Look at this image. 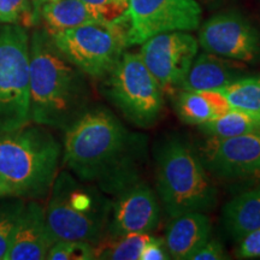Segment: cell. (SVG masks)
I'll return each mask as SVG.
<instances>
[{"instance_id": "obj_11", "label": "cell", "mask_w": 260, "mask_h": 260, "mask_svg": "<svg viewBox=\"0 0 260 260\" xmlns=\"http://www.w3.org/2000/svg\"><path fill=\"white\" fill-rule=\"evenodd\" d=\"M199 154L209 174L220 180L260 178V133L232 138L210 136Z\"/></svg>"}, {"instance_id": "obj_21", "label": "cell", "mask_w": 260, "mask_h": 260, "mask_svg": "<svg viewBox=\"0 0 260 260\" xmlns=\"http://www.w3.org/2000/svg\"><path fill=\"white\" fill-rule=\"evenodd\" d=\"M175 95V110L178 118L186 124L199 126L219 117L203 92L178 90Z\"/></svg>"}, {"instance_id": "obj_32", "label": "cell", "mask_w": 260, "mask_h": 260, "mask_svg": "<svg viewBox=\"0 0 260 260\" xmlns=\"http://www.w3.org/2000/svg\"><path fill=\"white\" fill-rule=\"evenodd\" d=\"M203 2H206V3H216V2H218V0H203Z\"/></svg>"}, {"instance_id": "obj_27", "label": "cell", "mask_w": 260, "mask_h": 260, "mask_svg": "<svg viewBox=\"0 0 260 260\" xmlns=\"http://www.w3.org/2000/svg\"><path fill=\"white\" fill-rule=\"evenodd\" d=\"M237 258L256 259L260 258V228L253 230L240 240L237 248Z\"/></svg>"}, {"instance_id": "obj_13", "label": "cell", "mask_w": 260, "mask_h": 260, "mask_svg": "<svg viewBox=\"0 0 260 260\" xmlns=\"http://www.w3.org/2000/svg\"><path fill=\"white\" fill-rule=\"evenodd\" d=\"M106 236L152 233L160 220V206L154 190L138 180L115 194Z\"/></svg>"}, {"instance_id": "obj_31", "label": "cell", "mask_w": 260, "mask_h": 260, "mask_svg": "<svg viewBox=\"0 0 260 260\" xmlns=\"http://www.w3.org/2000/svg\"><path fill=\"white\" fill-rule=\"evenodd\" d=\"M5 197H14V195H12V191L10 190V188L6 186L4 182L0 180V198Z\"/></svg>"}, {"instance_id": "obj_1", "label": "cell", "mask_w": 260, "mask_h": 260, "mask_svg": "<svg viewBox=\"0 0 260 260\" xmlns=\"http://www.w3.org/2000/svg\"><path fill=\"white\" fill-rule=\"evenodd\" d=\"M147 138L130 132L103 106L87 109L65 129L61 159L77 180L115 195L140 180Z\"/></svg>"}, {"instance_id": "obj_33", "label": "cell", "mask_w": 260, "mask_h": 260, "mask_svg": "<svg viewBox=\"0 0 260 260\" xmlns=\"http://www.w3.org/2000/svg\"><path fill=\"white\" fill-rule=\"evenodd\" d=\"M50 2H58V0H50Z\"/></svg>"}, {"instance_id": "obj_5", "label": "cell", "mask_w": 260, "mask_h": 260, "mask_svg": "<svg viewBox=\"0 0 260 260\" xmlns=\"http://www.w3.org/2000/svg\"><path fill=\"white\" fill-rule=\"evenodd\" d=\"M111 209L112 201L102 189L61 171L51 188L46 220L57 240L96 245L106 236Z\"/></svg>"}, {"instance_id": "obj_18", "label": "cell", "mask_w": 260, "mask_h": 260, "mask_svg": "<svg viewBox=\"0 0 260 260\" xmlns=\"http://www.w3.org/2000/svg\"><path fill=\"white\" fill-rule=\"evenodd\" d=\"M41 18L48 32H57L83 24L105 21L95 10L81 0H58L46 3L41 9Z\"/></svg>"}, {"instance_id": "obj_10", "label": "cell", "mask_w": 260, "mask_h": 260, "mask_svg": "<svg viewBox=\"0 0 260 260\" xmlns=\"http://www.w3.org/2000/svg\"><path fill=\"white\" fill-rule=\"evenodd\" d=\"M198 47L199 42L188 31H170L146 40L139 54L162 92L175 94L198 56Z\"/></svg>"}, {"instance_id": "obj_14", "label": "cell", "mask_w": 260, "mask_h": 260, "mask_svg": "<svg viewBox=\"0 0 260 260\" xmlns=\"http://www.w3.org/2000/svg\"><path fill=\"white\" fill-rule=\"evenodd\" d=\"M57 241L46 220V210L37 201L25 204L6 260H42Z\"/></svg>"}, {"instance_id": "obj_9", "label": "cell", "mask_w": 260, "mask_h": 260, "mask_svg": "<svg viewBox=\"0 0 260 260\" xmlns=\"http://www.w3.org/2000/svg\"><path fill=\"white\" fill-rule=\"evenodd\" d=\"M201 15L197 0H129L123 14L129 46L142 45L162 32L195 30Z\"/></svg>"}, {"instance_id": "obj_3", "label": "cell", "mask_w": 260, "mask_h": 260, "mask_svg": "<svg viewBox=\"0 0 260 260\" xmlns=\"http://www.w3.org/2000/svg\"><path fill=\"white\" fill-rule=\"evenodd\" d=\"M61 151L48 126L27 124L0 133V180L14 197H46L58 175Z\"/></svg>"}, {"instance_id": "obj_30", "label": "cell", "mask_w": 260, "mask_h": 260, "mask_svg": "<svg viewBox=\"0 0 260 260\" xmlns=\"http://www.w3.org/2000/svg\"><path fill=\"white\" fill-rule=\"evenodd\" d=\"M30 2L32 5V11H34V17L39 23L41 19V9L42 6L46 4L47 0H30Z\"/></svg>"}, {"instance_id": "obj_6", "label": "cell", "mask_w": 260, "mask_h": 260, "mask_svg": "<svg viewBox=\"0 0 260 260\" xmlns=\"http://www.w3.org/2000/svg\"><path fill=\"white\" fill-rule=\"evenodd\" d=\"M61 53L92 79L107 76L129 47L124 16L50 32Z\"/></svg>"}, {"instance_id": "obj_16", "label": "cell", "mask_w": 260, "mask_h": 260, "mask_svg": "<svg viewBox=\"0 0 260 260\" xmlns=\"http://www.w3.org/2000/svg\"><path fill=\"white\" fill-rule=\"evenodd\" d=\"M242 77V70L223 57L206 53L197 56L180 90H218Z\"/></svg>"}, {"instance_id": "obj_17", "label": "cell", "mask_w": 260, "mask_h": 260, "mask_svg": "<svg viewBox=\"0 0 260 260\" xmlns=\"http://www.w3.org/2000/svg\"><path fill=\"white\" fill-rule=\"evenodd\" d=\"M222 223L237 241L260 228V186L228 201L222 211Z\"/></svg>"}, {"instance_id": "obj_8", "label": "cell", "mask_w": 260, "mask_h": 260, "mask_svg": "<svg viewBox=\"0 0 260 260\" xmlns=\"http://www.w3.org/2000/svg\"><path fill=\"white\" fill-rule=\"evenodd\" d=\"M29 42L24 27L0 24V133L31 122Z\"/></svg>"}, {"instance_id": "obj_24", "label": "cell", "mask_w": 260, "mask_h": 260, "mask_svg": "<svg viewBox=\"0 0 260 260\" xmlns=\"http://www.w3.org/2000/svg\"><path fill=\"white\" fill-rule=\"evenodd\" d=\"M0 24L37 25L30 0H0Z\"/></svg>"}, {"instance_id": "obj_29", "label": "cell", "mask_w": 260, "mask_h": 260, "mask_svg": "<svg viewBox=\"0 0 260 260\" xmlns=\"http://www.w3.org/2000/svg\"><path fill=\"white\" fill-rule=\"evenodd\" d=\"M228 258L229 256L226 255L222 242L217 239H210L195 253L191 260H223Z\"/></svg>"}, {"instance_id": "obj_20", "label": "cell", "mask_w": 260, "mask_h": 260, "mask_svg": "<svg viewBox=\"0 0 260 260\" xmlns=\"http://www.w3.org/2000/svg\"><path fill=\"white\" fill-rule=\"evenodd\" d=\"M151 233H132L119 236H105L96 245L95 259L110 260H140L142 249Z\"/></svg>"}, {"instance_id": "obj_15", "label": "cell", "mask_w": 260, "mask_h": 260, "mask_svg": "<svg viewBox=\"0 0 260 260\" xmlns=\"http://www.w3.org/2000/svg\"><path fill=\"white\" fill-rule=\"evenodd\" d=\"M212 223L205 212H188L174 217L165 233V245L171 259L191 260L211 239Z\"/></svg>"}, {"instance_id": "obj_23", "label": "cell", "mask_w": 260, "mask_h": 260, "mask_svg": "<svg viewBox=\"0 0 260 260\" xmlns=\"http://www.w3.org/2000/svg\"><path fill=\"white\" fill-rule=\"evenodd\" d=\"M24 206V200L18 197L0 205V260H6L16 225Z\"/></svg>"}, {"instance_id": "obj_25", "label": "cell", "mask_w": 260, "mask_h": 260, "mask_svg": "<svg viewBox=\"0 0 260 260\" xmlns=\"http://www.w3.org/2000/svg\"><path fill=\"white\" fill-rule=\"evenodd\" d=\"M50 260H93L95 259L94 245L77 240H57L48 251Z\"/></svg>"}, {"instance_id": "obj_2", "label": "cell", "mask_w": 260, "mask_h": 260, "mask_svg": "<svg viewBox=\"0 0 260 260\" xmlns=\"http://www.w3.org/2000/svg\"><path fill=\"white\" fill-rule=\"evenodd\" d=\"M30 121L65 130L88 109L87 75L75 67L46 29L35 30L29 42Z\"/></svg>"}, {"instance_id": "obj_4", "label": "cell", "mask_w": 260, "mask_h": 260, "mask_svg": "<svg viewBox=\"0 0 260 260\" xmlns=\"http://www.w3.org/2000/svg\"><path fill=\"white\" fill-rule=\"evenodd\" d=\"M155 180L162 207L171 218L188 212H210L218 203V190L197 152L177 136L155 151Z\"/></svg>"}, {"instance_id": "obj_19", "label": "cell", "mask_w": 260, "mask_h": 260, "mask_svg": "<svg viewBox=\"0 0 260 260\" xmlns=\"http://www.w3.org/2000/svg\"><path fill=\"white\" fill-rule=\"evenodd\" d=\"M204 134L214 138H232L260 133V113L230 107L223 115L199 125Z\"/></svg>"}, {"instance_id": "obj_26", "label": "cell", "mask_w": 260, "mask_h": 260, "mask_svg": "<svg viewBox=\"0 0 260 260\" xmlns=\"http://www.w3.org/2000/svg\"><path fill=\"white\" fill-rule=\"evenodd\" d=\"M95 10L105 21H113L121 17L128 9L129 0H81Z\"/></svg>"}, {"instance_id": "obj_22", "label": "cell", "mask_w": 260, "mask_h": 260, "mask_svg": "<svg viewBox=\"0 0 260 260\" xmlns=\"http://www.w3.org/2000/svg\"><path fill=\"white\" fill-rule=\"evenodd\" d=\"M218 90L233 109L260 113V77L242 76Z\"/></svg>"}, {"instance_id": "obj_28", "label": "cell", "mask_w": 260, "mask_h": 260, "mask_svg": "<svg viewBox=\"0 0 260 260\" xmlns=\"http://www.w3.org/2000/svg\"><path fill=\"white\" fill-rule=\"evenodd\" d=\"M171 259L167 245L162 239L151 236L142 249L140 260H168Z\"/></svg>"}, {"instance_id": "obj_7", "label": "cell", "mask_w": 260, "mask_h": 260, "mask_svg": "<svg viewBox=\"0 0 260 260\" xmlns=\"http://www.w3.org/2000/svg\"><path fill=\"white\" fill-rule=\"evenodd\" d=\"M103 93L139 128L153 126L164 109V92L139 53H123L111 73L104 77Z\"/></svg>"}, {"instance_id": "obj_12", "label": "cell", "mask_w": 260, "mask_h": 260, "mask_svg": "<svg viewBox=\"0 0 260 260\" xmlns=\"http://www.w3.org/2000/svg\"><path fill=\"white\" fill-rule=\"evenodd\" d=\"M198 42L204 51L228 59L254 61L260 54V35L236 11L214 15L200 28Z\"/></svg>"}]
</instances>
